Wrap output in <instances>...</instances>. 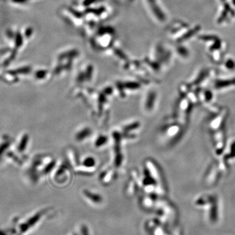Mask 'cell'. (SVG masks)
Instances as JSON below:
<instances>
[{
    "label": "cell",
    "instance_id": "obj_1",
    "mask_svg": "<svg viewBox=\"0 0 235 235\" xmlns=\"http://www.w3.org/2000/svg\"><path fill=\"white\" fill-rule=\"evenodd\" d=\"M32 33V30H31V29L27 30V32H26V35H27V36H30Z\"/></svg>",
    "mask_w": 235,
    "mask_h": 235
}]
</instances>
